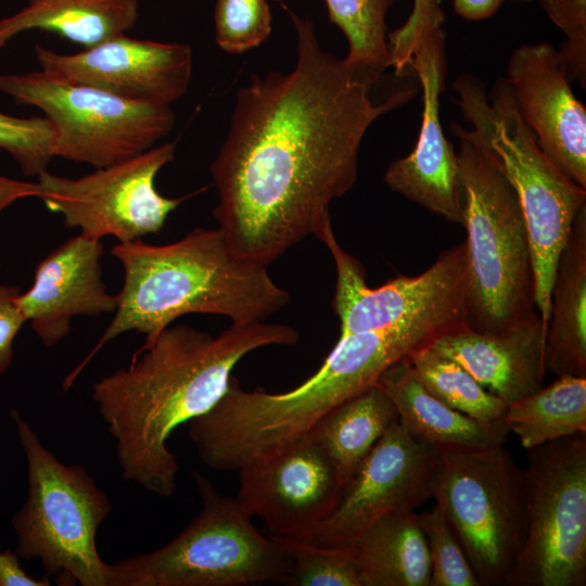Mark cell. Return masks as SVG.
Returning a JSON list of instances; mask_svg holds the SVG:
<instances>
[{"instance_id": "6da1fadb", "label": "cell", "mask_w": 586, "mask_h": 586, "mask_svg": "<svg viewBox=\"0 0 586 586\" xmlns=\"http://www.w3.org/2000/svg\"><path fill=\"white\" fill-rule=\"evenodd\" d=\"M297 40L288 73L254 75L237 92L227 136L211 164L213 215L232 250L268 266L315 233L358 175L369 127L416 89L373 103L345 59L323 50L311 21L286 9Z\"/></svg>"}, {"instance_id": "7a4b0ae2", "label": "cell", "mask_w": 586, "mask_h": 586, "mask_svg": "<svg viewBox=\"0 0 586 586\" xmlns=\"http://www.w3.org/2000/svg\"><path fill=\"white\" fill-rule=\"evenodd\" d=\"M297 340L293 327L266 321L231 323L216 336L170 324L127 368L99 379L92 400L114 440L123 479L170 497L179 469L167 447L173 432L216 405L247 354Z\"/></svg>"}, {"instance_id": "3957f363", "label": "cell", "mask_w": 586, "mask_h": 586, "mask_svg": "<svg viewBox=\"0 0 586 586\" xmlns=\"http://www.w3.org/2000/svg\"><path fill=\"white\" fill-rule=\"evenodd\" d=\"M124 282L111 322L82 361L64 379L67 391L110 341L128 331L151 344L176 319L188 314L224 316L231 323L266 321L290 302L267 266L239 256L225 234L195 228L164 245L136 239L115 244Z\"/></svg>"}, {"instance_id": "277c9868", "label": "cell", "mask_w": 586, "mask_h": 586, "mask_svg": "<svg viewBox=\"0 0 586 586\" xmlns=\"http://www.w3.org/2000/svg\"><path fill=\"white\" fill-rule=\"evenodd\" d=\"M429 342L430 333L416 326L340 336L317 372L283 393L245 391L232 375L216 405L187 423L189 437L204 464L238 472L301 441L334 407Z\"/></svg>"}, {"instance_id": "5b68a950", "label": "cell", "mask_w": 586, "mask_h": 586, "mask_svg": "<svg viewBox=\"0 0 586 586\" xmlns=\"http://www.w3.org/2000/svg\"><path fill=\"white\" fill-rule=\"evenodd\" d=\"M456 152L467 231L464 323L498 333L536 311L535 278L525 221L515 190L488 150L457 124Z\"/></svg>"}, {"instance_id": "8992f818", "label": "cell", "mask_w": 586, "mask_h": 586, "mask_svg": "<svg viewBox=\"0 0 586 586\" xmlns=\"http://www.w3.org/2000/svg\"><path fill=\"white\" fill-rule=\"evenodd\" d=\"M471 132L488 150L519 198L535 278V306L548 323L550 291L559 256L574 220L586 205V189L565 176L542 151L522 119L506 78L489 97L481 79L464 73L454 84Z\"/></svg>"}, {"instance_id": "52a82bcc", "label": "cell", "mask_w": 586, "mask_h": 586, "mask_svg": "<svg viewBox=\"0 0 586 586\" xmlns=\"http://www.w3.org/2000/svg\"><path fill=\"white\" fill-rule=\"evenodd\" d=\"M27 463V496L12 517L16 555L39 560L44 576L65 585L112 586L110 563L95 544L100 524L111 513L107 495L80 464H64L40 441L33 426L12 408Z\"/></svg>"}, {"instance_id": "ba28073f", "label": "cell", "mask_w": 586, "mask_h": 586, "mask_svg": "<svg viewBox=\"0 0 586 586\" xmlns=\"http://www.w3.org/2000/svg\"><path fill=\"white\" fill-rule=\"evenodd\" d=\"M200 513L170 542L110 563L112 586H242L286 584L293 562L262 534L237 498L222 495L198 471Z\"/></svg>"}, {"instance_id": "9c48e42d", "label": "cell", "mask_w": 586, "mask_h": 586, "mask_svg": "<svg viewBox=\"0 0 586 586\" xmlns=\"http://www.w3.org/2000/svg\"><path fill=\"white\" fill-rule=\"evenodd\" d=\"M432 498L481 586H507L526 535V497L505 446L440 451Z\"/></svg>"}, {"instance_id": "30bf717a", "label": "cell", "mask_w": 586, "mask_h": 586, "mask_svg": "<svg viewBox=\"0 0 586 586\" xmlns=\"http://www.w3.org/2000/svg\"><path fill=\"white\" fill-rule=\"evenodd\" d=\"M0 91L40 109L54 130V157L94 168L155 146L175 124L169 104L135 101L35 71L0 74Z\"/></svg>"}, {"instance_id": "8fae6325", "label": "cell", "mask_w": 586, "mask_h": 586, "mask_svg": "<svg viewBox=\"0 0 586 586\" xmlns=\"http://www.w3.org/2000/svg\"><path fill=\"white\" fill-rule=\"evenodd\" d=\"M526 450V535L507 586H585L586 433Z\"/></svg>"}, {"instance_id": "7c38bea8", "label": "cell", "mask_w": 586, "mask_h": 586, "mask_svg": "<svg viewBox=\"0 0 586 586\" xmlns=\"http://www.w3.org/2000/svg\"><path fill=\"white\" fill-rule=\"evenodd\" d=\"M314 235L329 250L335 266L332 308L340 336L398 326H422L447 334L467 328V247L458 243L415 277L399 275L378 288L366 282L362 265L337 242L331 217Z\"/></svg>"}, {"instance_id": "4fadbf2b", "label": "cell", "mask_w": 586, "mask_h": 586, "mask_svg": "<svg viewBox=\"0 0 586 586\" xmlns=\"http://www.w3.org/2000/svg\"><path fill=\"white\" fill-rule=\"evenodd\" d=\"M175 152L176 143L165 142L78 178L46 170L37 177L38 199L61 214L67 228H78L92 239L113 235L126 242L158 233L186 199L164 196L155 187L156 175Z\"/></svg>"}, {"instance_id": "5bb4252c", "label": "cell", "mask_w": 586, "mask_h": 586, "mask_svg": "<svg viewBox=\"0 0 586 586\" xmlns=\"http://www.w3.org/2000/svg\"><path fill=\"white\" fill-rule=\"evenodd\" d=\"M438 453L399 420L393 423L346 484L334 511L306 543L347 546L378 519L415 511L432 498Z\"/></svg>"}, {"instance_id": "9a60e30c", "label": "cell", "mask_w": 586, "mask_h": 586, "mask_svg": "<svg viewBox=\"0 0 586 586\" xmlns=\"http://www.w3.org/2000/svg\"><path fill=\"white\" fill-rule=\"evenodd\" d=\"M237 500L267 534L308 542L343 493L335 468L311 433L240 471Z\"/></svg>"}, {"instance_id": "2e32d148", "label": "cell", "mask_w": 586, "mask_h": 586, "mask_svg": "<svg viewBox=\"0 0 586 586\" xmlns=\"http://www.w3.org/2000/svg\"><path fill=\"white\" fill-rule=\"evenodd\" d=\"M46 74L144 102L171 104L187 93L192 51L183 43L137 39L126 34L107 38L73 54L35 47Z\"/></svg>"}, {"instance_id": "e0dca14e", "label": "cell", "mask_w": 586, "mask_h": 586, "mask_svg": "<svg viewBox=\"0 0 586 586\" xmlns=\"http://www.w3.org/2000/svg\"><path fill=\"white\" fill-rule=\"evenodd\" d=\"M410 69L422 88L418 141L408 155L391 163L384 182L395 192L454 224L463 222L457 154L440 119L446 75L443 27L428 33L413 51Z\"/></svg>"}, {"instance_id": "ac0fdd59", "label": "cell", "mask_w": 586, "mask_h": 586, "mask_svg": "<svg viewBox=\"0 0 586 586\" xmlns=\"http://www.w3.org/2000/svg\"><path fill=\"white\" fill-rule=\"evenodd\" d=\"M505 78L542 151L586 189V110L572 91L559 51L547 42L520 46Z\"/></svg>"}, {"instance_id": "d6986e66", "label": "cell", "mask_w": 586, "mask_h": 586, "mask_svg": "<svg viewBox=\"0 0 586 586\" xmlns=\"http://www.w3.org/2000/svg\"><path fill=\"white\" fill-rule=\"evenodd\" d=\"M101 240L82 233L65 241L36 267L34 283L17 296L33 330L47 347L67 336L76 316L114 313L117 296L102 280Z\"/></svg>"}, {"instance_id": "ffe728a7", "label": "cell", "mask_w": 586, "mask_h": 586, "mask_svg": "<svg viewBox=\"0 0 586 586\" xmlns=\"http://www.w3.org/2000/svg\"><path fill=\"white\" fill-rule=\"evenodd\" d=\"M547 326L536 311L502 332L480 333L464 328L430 345L508 405L543 386Z\"/></svg>"}, {"instance_id": "44dd1931", "label": "cell", "mask_w": 586, "mask_h": 586, "mask_svg": "<svg viewBox=\"0 0 586 586\" xmlns=\"http://www.w3.org/2000/svg\"><path fill=\"white\" fill-rule=\"evenodd\" d=\"M377 384L394 403L399 421L437 451L482 449L507 441L504 418L481 421L442 403L421 384L408 357L388 367Z\"/></svg>"}, {"instance_id": "7402d4cb", "label": "cell", "mask_w": 586, "mask_h": 586, "mask_svg": "<svg viewBox=\"0 0 586 586\" xmlns=\"http://www.w3.org/2000/svg\"><path fill=\"white\" fill-rule=\"evenodd\" d=\"M546 370L586 377V205L563 247L550 291L545 345Z\"/></svg>"}, {"instance_id": "603a6c76", "label": "cell", "mask_w": 586, "mask_h": 586, "mask_svg": "<svg viewBox=\"0 0 586 586\" xmlns=\"http://www.w3.org/2000/svg\"><path fill=\"white\" fill-rule=\"evenodd\" d=\"M139 0H27L0 20V50L28 30L54 33L84 48L133 28Z\"/></svg>"}, {"instance_id": "cb8c5ba5", "label": "cell", "mask_w": 586, "mask_h": 586, "mask_svg": "<svg viewBox=\"0 0 586 586\" xmlns=\"http://www.w3.org/2000/svg\"><path fill=\"white\" fill-rule=\"evenodd\" d=\"M351 545L361 586H430L428 546L415 511L378 519Z\"/></svg>"}, {"instance_id": "d4e9b609", "label": "cell", "mask_w": 586, "mask_h": 586, "mask_svg": "<svg viewBox=\"0 0 586 586\" xmlns=\"http://www.w3.org/2000/svg\"><path fill=\"white\" fill-rule=\"evenodd\" d=\"M398 420L394 403L375 383L334 407L310 433L326 450L345 487L377 442Z\"/></svg>"}, {"instance_id": "484cf974", "label": "cell", "mask_w": 586, "mask_h": 586, "mask_svg": "<svg viewBox=\"0 0 586 586\" xmlns=\"http://www.w3.org/2000/svg\"><path fill=\"white\" fill-rule=\"evenodd\" d=\"M504 420L525 449L586 433V377H557L548 386L508 404Z\"/></svg>"}, {"instance_id": "4316f807", "label": "cell", "mask_w": 586, "mask_h": 586, "mask_svg": "<svg viewBox=\"0 0 586 586\" xmlns=\"http://www.w3.org/2000/svg\"><path fill=\"white\" fill-rule=\"evenodd\" d=\"M324 1L330 22L347 39V65L371 89L390 67L386 15L396 0Z\"/></svg>"}, {"instance_id": "83f0119b", "label": "cell", "mask_w": 586, "mask_h": 586, "mask_svg": "<svg viewBox=\"0 0 586 586\" xmlns=\"http://www.w3.org/2000/svg\"><path fill=\"white\" fill-rule=\"evenodd\" d=\"M408 360L421 384L442 403L481 421L504 418L507 404L431 345L413 351Z\"/></svg>"}, {"instance_id": "f1b7e54d", "label": "cell", "mask_w": 586, "mask_h": 586, "mask_svg": "<svg viewBox=\"0 0 586 586\" xmlns=\"http://www.w3.org/2000/svg\"><path fill=\"white\" fill-rule=\"evenodd\" d=\"M268 535L293 562L288 585L361 586L359 566L353 545L322 546L300 539Z\"/></svg>"}, {"instance_id": "f546056e", "label": "cell", "mask_w": 586, "mask_h": 586, "mask_svg": "<svg viewBox=\"0 0 586 586\" xmlns=\"http://www.w3.org/2000/svg\"><path fill=\"white\" fill-rule=\"evenodd\" d=\"M430 562V586H481L458 538L441 508L417 513Z\"/></svg>"}, {"instance_id": "4dcf8cb0", "label": "cell", "mask_w": 586, "mask_h": 586, "mask_svg": "<svg viewBox=\"0 0 586 586\" xmlns=\"http://www.w3.org/2000/svg\"><path fill=\"white\" fill-rule=\"evenodd\" d=\"M214 24L218 47L240 54L267 40L271 33V13L266 0H217Z\"/></svg>"}, {"instance_id": "1f68e13d", "label": "cell", "mask_w": 586, "mask_h": 586, "mask_svg": "<svg viewBox=\"0 0 586 586\" xmlns=\"http://www.w3.org/2000/svg\"><path fill=\"white\" fill-rule=\"evenodd\" d=\"M54 130L46 116L15 117L0 112V149L8 152L28 177L48 170L54 157Z\"/></svg>"}, {"instance_id": "d6a6232c", "label": "cell", "mask_w": 586, "mask_h": 586, "mask_svg": "<svg viewBox=\"0 0 586 586\" xmlns=\"http://www.w3.org/2000/svg\"><path fill=\"white\" fill-rule=\"evenodd\" d=\"M549 18L564 33L566 40L558 50L570 80L585 86L586 79V0H540Z\"/></svg>"}, {"instance_id": "836d02e7", "label": "cell", "mask_w": 586, "mask_h": 586, "mask_svg": "<svg viewBox=\"0 0 586 586\" xmlns=\"http://www.w3.org/2000/svg\"><path fill=\"white\" fill-rule=\"evenodd\" d=\"M445 14L440 0H413V8L406 23L387 34L390 66L397 76L410 69L411 58L421 39L440 28Z\"/></svg>"}, {"instance_id": "e575fe53", "label": "cell", "mask_w": 586, "mask_h": 586, "mask_svg": "<svg viewBox=\"0 0 586 586\" xmlns=\"http://www.w3.org/2000/svg\"><path fill=\"white\" fill-rule=\"evenodd\" d=\"M18 288L0 283V375L13 359L14 340L27 321L17 302Z\"/></svg>"}, {"instance_id": "d590c367", "label": "cell", "mask_w": 586, "mask_h": 586, "mask_svg": "<svg viewBox=\"0 0 586 586\" xmlns=\"http://www.w3.org/2000/svg\"><path fill=\"white\" fill-rule=\"evenodd\" d=\"M18 556L10 549L0 551V586H47L49 578L36 579L22 569Z\"/></svg>"}, {"instance_id": "8d00e7d4", "label": "cell", "mask_w": 586, "mask_h": 586, "mask_svg": "<svg viewBox=\"0 0 586 586\" xmlns=\"http://www.w3.org/2000/svg\"><path fill=\"white\" fill-rule=\"evenodd\" d=\"M37 182L22 181L0 176V215L15 201L25 198H38Z\"/></svg>"}, {"instance_id": "74e56055", "label": "cell", "mask_w": 586, "mask_h": 586, "mask_svg": "<svg viewBox=\"0 0 586 586\" xmlns=\"http://www.w3.org/2000/svg\"><path fill=\"white\" fill-rule=\"evenodd\" d=\"M504 0H454L458 15L469 21H480L492 16Z\"/></svg>"}, {"instance_id": "f35d334b", "label": "cell", "mask_w": 586, "mask_h": 586, "mask_svg": "<svg viewBox=\"0 0 586 586\" xmlns=\"http://www.w3.org/2000/svg\"><path fill=\"white\" fill-rule=\"evenodd\" d=\"M526 1H530V0H526Z\"/></svg>"}]
</instances>
